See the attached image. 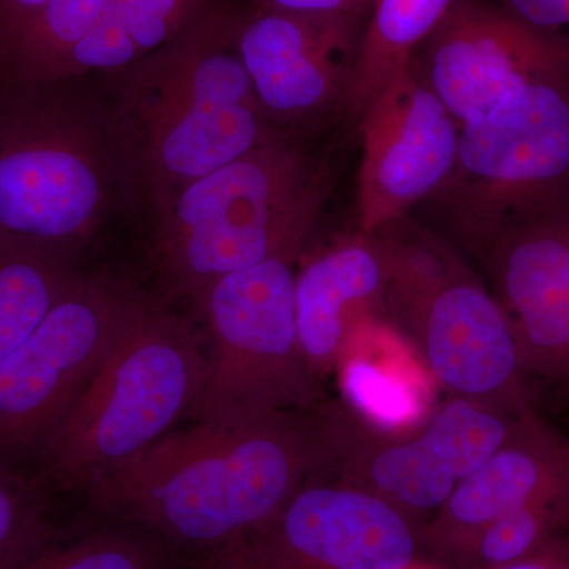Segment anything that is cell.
I'll return each instance as SVG.
<instances>
[{
    "instance_id": "1",
    "label": "cell",
    "mask_w": 569,
    "mask_h": 569,
    "mask_svg": "<svg viewBox=\"0 0 569 569\" xmlns=\"http://www.w3.org/2000/svg\"><path fill=\"white\" fill-rule=\"evenodd\" d=\"M335 473L317 410L198 421L88 486L97 511L204 556L263 523L302 486Z\"/></svg>"
},
{
    "instance_id": "2",
    "label": "cell",
    "mask_w": 569,
    "mask_h": 569,
    "mask_svg": "<svg viewBox=\"0 0 569 569\" xmlns=\"http://www.w3.org/2000/svg\"><path fill=\"white\" fill-rule=\"evenodd\" d=\"M239 14L219 0L160 50L99 74L156 213L190 183L282 133L261 110L239 56Z\"/></svg>"
},
{
    "instance_id": "3",
    "label": "cell",
    "mask_w": 569,
    "mask_h": 569,
    "mask_svg": "<svg viewBox=\"0 0 569 569\" xmlns=\"http://www.w3.org/2000/svg\"><path fill=\"white\" fill-rule=\"evenodd\" d=\"M0 82V230L80 250L142 183L104 86Z\"/></svg>"
},
{
    "instance_id": "4",
    "label": "cell",
    "mask_w": 569,
    "mask_h": 569,
    "mask_svg": "<svg viewBox=\"0 0 569 569\" xmlns=\"http://www.w3.org/2000/svg\"><path fill=\"white\" fill-rule=\"evenodd\" d=\"M192 323L140 291L121 336L69 415L29 458L44 486L88 488L168 436L203 392Z\"/></svg>"
},
{
    "instance_id": "5",
    "label": "cell",
    "mask_w": 569,
    "mask_h": 569,
    "mask_svg": "<svg viewBox=\"0 0 569 569\" xmlns=\"http://www.w3.org/2000/svg\"><path fill=\"white\" fill-rule=\"evenodd\" d=\"M329 176L280 133L181 190L157 212L156 252L176 295L272 258H301L328 194Z\"/></svg>"
},
{
    "instance_id": "6",
    "label": "cell",
    "mask_w": 569,
    "mask_h": 569,
    "mask_svg": "<svg viewBox=\"0 0 569 569\" xmlns=\"http://www.w3.org/2000/svg\"><path fill=\"white\" fill-rule=\"evenodd\" d=\"M385 312L417 347L441 391L522 415L527 373L500 302L448 247L402 220L380 233Z\"/></svg>"
},
{
    "instance_id": "7",
    "label": "cell",
    "mask_w": 569,
    "mask_h": 569,
    "mask_svg": "<svg viewBox=\"0 0 569 569\" xmlns=\"http://www.w3.org/2000/svg\"><path fill=\"white\" fill-rule=\"evenodd\" d=\"M299 258L280 257L220 277L194 305L208 326V372L198 421L238 422L323 406L296 326Z\"/></svg>"
},
{
    "instance_id": "8",
    "label": "cell",
    "mask_w": 569,
    "mask_h": 569,
    "mask_svg": "<svg viewBox=\"0 0 569 569\" xmlns=\"http://www.w3.org/2000/svg\"><path fill=\"white\" fill-rule=\"evenodd\" d=\"M436 197L478 250L518 217L569 204V81L522 86L463 123L458 162Z\"/></svg>"
},
{
    "instance_id": "9",
    "label": "cell",
    "mask_w": 569,
    "mask_h": 569,
    "mask_svg": "<svg viewBox=\"0 0 569 569\" xmlns=\"http://www.w3.org/2000/svg\"><path fill=\"white\" fill-rule=\"evenodd\" d=\"M522 415L448 396L417 429L383 436L340 403L317 408L339 478L383 498L415 522L432 519Z\"/></svg>"
},
{
    "instance_id": "10",
    "label": "cell",
    "mask_w": 569,
    "mask_h": 569,
    "mask_svg": "<svg viewBox=\"0 0 569 569\" xmlns=\"http://www.w3.org/2000/svg\"><path fill=\"white\" fill-rule=\"evenodd\" d=\"M140 290L82 274L0 362V456L29 458L69 415L129 323Z\"/></svg>"
},
{
    "instance_id": "11",
    "label": "cell",
    "mask_w": 569,
    "mask_h": 569,
    "mask_svg": "<svg viewBox=\"0 0 569 569\" xmlns=\"http://www.w3.org/2000/svg\"><path fill=\"white\" fill-rule=\"evenodd\" d=\"M329 475L307 482L260 526L206 553L201 569H408L418 563L425 545L418 522L376 493Z\"/></svg>"
},
{
    "instance_id": "12",
    "label": "cell",
    "mask_w": 569,
    "mask_h": 569,
    "mask_svg": "<svg viewBox=\"0 0 569 569\" xmlns=\"http://www.w3.org/2000/svg\"><path fill=\"white\" fill-rule=\"evenodd\" d=\"M460 129L415 56L361 112L359 231L377 234L443 189L458 162Z\"/></svg>"
},
{
    "instance_id": "13",
    "label": "cell",
    "mask_w": 569,
    "mask_h": 569,
    "mask_svg": "<svg viewBox=\"0 0 569 569\" xmlns=\"http://www.w3.org/2000/svg\"><path fill=\"white\" fill-rule=\"evenodd\" d=\"M421 48L419 67L460 126L522 86L569 81V51L479 0H456Z\"/></svg>"
},
{
    "instance_id": "14",
    "label": "cell",
    "mask_w": 569,
    "mask_h": 569,
    "mask_svg": "<svg viewBox=\"0 0 569 569\" xmlns=\"http://www.w3.org/2000/svg\"><path fill=\"white\" fill-rule=\"evenodd\" d=\"M356 20L274 9L239 14L236 44L261 110L290 133L342 107L358 51Z\"/></svg>"
},
{
    "instance_id": "15",
    "label": "cell",
    "mask_w": 569,
    "mask_h": 569,
    "mask_svg": "<svg viewBox=\"0 0 569 569\" xmlns=\"http://www.w3.org/2000/svg\"><path fill=\"white\" fill-rule=\"evenodd\" d=\"M479 250L527 376L569 381V204L518 217Z\"/></svg>"
},
{
    "instance_id": "16",
    "label": "cell",
    "mask_w": 569,
    "mask_h": 569,
    "mask_svg": "<svg viewBox=\"0 0 569 569\" xmlns=\"http://www.w3.org/2000/svg\"><path fill=\"white\" fill-rule=\"evenodd\" d=\"M569 488V440L533 410L468 475L430 519L422 541L452 561L479 530L539 497Z\"/></svg>"
},
{
    "instance_id": "17",
    "label": "cell",
    "mask_w": 569,
    "mask_h": 569,
    "mask_svg": "<svg viewBox=\"0 0 569 569\" xmlns=\"http://www.w3.org/2000/svg\"><path fill=\"white\" fill-rule=\"evenodd\" d=\"M388 254L380 234L359 231L307 260L296 271L299 343L318 380L335 376L355 326L387 305Z\"/></svg>"
},
{
    "instance_id": "18",
    "label": "cell",
    "mask_w": 569,
    "mask_h": 569,
    "mask_svg": "<svg viewBox=\"0 0 569 569\" xmlns=\"http://www.w3.org/2000/svg\"><path fill=\"white\" fill-rule=\"evenodd\" d=\"M335 376L340 406L383 436L417 429L440 403L425 359L385 313L355 326Z\"/></svg>"
},
{
    "instance_id": "19",
    "label": "cell",
    "mask_w": 569,
    "mask_h": 569,
    "mask_svg": "<svg viewBox=\"0 0 569 569\" xmlns=\"http://www.w3.org/2000/svg\"><path fill=\"white\" fill-rule=\"evenodd\" d=\"M74 247L0 230V362L82 274Z\"/></svg>"
},
{
    "instance_id": "20",
    "label": "cell",
    "mask_w": 569,
    "mask_h": 569,
    "mask_svg": "<svg viewBox=\"0 0 569 569\" xmlns=\"http://www.w3.org/2000/svg\"><path fill=\"white\" fill-rule=\"evenodd\" d=\"M219 0H111L71 54L62 80L114 73L160 50Z\"/></svg>"
},
{
    "instance_id": "21",
    "label": "cell",
    "mask_w": 569,
    "mask_h": 569,
    "mask_svg": "<svg viewBox=\"0 0 569 569\" xmlns=\"http://www.w3.org/2000/svg\"><path fill=\"white\" fill-rule=\"evenodd\" d=\"M456 0H372L342 108L361 116L378 92L417 56Z\"/></svg>"
},
{
    "instance_id": "22",
    "label": "cell",
    "mask_w": 569,
    "mask_h": 569,
    "mask_svg": "<svg viewBox=\"0 0 569 569\" xmlns=\"http://www.w3.org/2000/svg\"><path fill=\"white\" fill-rule=\"evenodd\" d=\"M111 0H51L0 28V82L62 80L71 54L102 21Z\"/></svg>"
},
{
    "instance_id": "23",
    "label": "cell",
    "mask_w": 569,
    "mask_h": 569,
    "mask_svg": "<svg viewBox=\"0 0 569 569\" xmlns=\"http://www.w3.org/2000/svg\"><path fill=\"white\" fill-rule=\"evenodd\" d=\"M569 527V488L539 497L500 516L460 549L452 563L463 569H496L545 548Z\"/></svg>"
},
{
    "instance_id": "24",
    "label": "cell",
    "mask_w": 569,
    "mask_h": 569,
    "mask_svg": "<svg viewBox=\"0 0 569 569\" xmlns=\"http://www.w3.org/2000/svg\"><path fill=\"white\" fill-rule=\"evenodd\" d=\"M51 518L47 486L36 473L0 456V569H11L61 539Z\"/></svg>"
},
{
    "instance_id": "25",
    "label": "cell",
    "mask_w": 569,
    "mask_h": 569,
    "mask_svg": "<svg viewBox=\"0 0 569 569\" xmlns=\"http://www.w3.org/2000/svg\"><path fill=\"white\" fill-rule=\"evenodd\" d=\"M11 569H168V561L159 539L122 526L58 539Z\"/></svg>"
},
{
    "instance_id": "26",
    "label": "cell",
    "mask_w": 569,
    "mask_h": 569,
    "mask_svg": "<svg viewBox=\"0 0 569 569\" xmlns=\"http://www.w3.org/2000/svg\"><path fill=\"white\" fill-rule=\"evenodd\" d=\"M500 7L538 36L569 51V0H500Z\"/></svg>"
},
{
    "instance_id": "27",
    "label": "cell",
    "mask_w": 569,
    "mask_h": 569,
    "mask_svg": "<svg viewBox=\"0 0 569 569\" xmlns=\"http://www.w3.org/2000/svg\"><path fill=\"white\" fill-rule=\"evenodd\" d=\"M274 9L310 14V17L351 18L356 20L372 0H261Z\"/></svg>"
},
{
    "instance_id": "28",
    "label": "cell",
    "mask_w": 569,
    "mask_h": 569,
    "mask_svg": "<svg viewBox=\"0 0 569 569\" xmlns=\"http://www.w3.org/2000/svg\"><path fill=\"white\" fill-rule=\"evenodd\" d=\"M496 569H569L567 535H560L526 559Z\"/></svg>"
},
{
    "instance_id": "29",
    "label": "cell",
    "mask_w": 569,
    "mask_h": 569,
    "mask_svg": "<svg viewBox=\"0 0 569 569\" xmlns=\"http://www.w3.org/2000/svg\"><path fill=\"white\" fill-rule=\"evenodd\" d=\"M50 2L51 0H0V28L26 20Z\"/></svg>"
},
{
    "instance_id": "30",
    "label": "cell",
    "mask_w": 569,
    "mask_h": 569,
    "mask_svg": "<svg viewBox=\"0 0 569 569\" xmlns=\"http://www.w3.org/2000/svg\"><path fill=\"white\" fill-rule=\"evenodd\" d=\"M408 569H436L427 567V565H422L421 561H418V563H415L413 567H410Z\"/></svg>"
},
{
    "instance_id": "31",
    "label": "cell",
    "mask_w": 569,
    "mask_h": 569,
    "mask_svg": "<svg viewBox=\"0 0 569 569\" xmlns=\"http://www.w3.org/2000/svg\"><path fill=\"white\" fill-rule=\"evenodd\" d=\"M567 537H568V546H569V531H568V535H567Z\"/></svg>"
}]
</instances>
